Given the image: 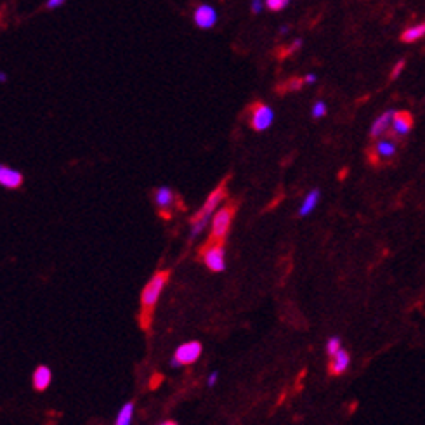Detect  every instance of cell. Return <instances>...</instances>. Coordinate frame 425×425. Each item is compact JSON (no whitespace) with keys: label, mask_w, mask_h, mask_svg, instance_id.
<instances>
[{"label":"cell","mask_w":425,"mask_h":425,"mask_svg":"<svg viewBox=\"0 0 425 425\" xmlns=\"http://www.w3.org/2000/svg\"><path fill=\"white\" fill-rule=\"evenodd\" d=\"M168 278H171V271H156L152 276V280L142 288L141 313H139V323H141L142 330H148L152 326L153 313H155V307L158 300H160L165 285H167Z\"/></svg>","instance_id":"1"},{"label":"cell","mask_w":425,"mask_h":425,"mask_svg":"<svg viewBox=\"0 0 425 425\" xmlns=\"http://www.w3.org/2000/svg\"><path fill=\"white\" fill-rule=\"evenodd\" d=\"M226 183L221 184L217 190H214L212 193H210V197L207 198L205 205L202 207L200 212L197 214V216L193 217V223H191V238H197L198 235L205 229V226L210 223V219H212V214L216 212L217 205H219L221 202L226 198Z\"/></svg>","instance_id":"2"},{"label":"cell","mask_w":425,"mask_h":425,"mask_svg":"<svg viewBox=\"0 0 425 425\" xmlns=\"http://www.w3.org/2000/svg\"><path fill=\"white\" fill-rule=\"evenodd\" d=\"M233 216H235V205H228L216 212L212 219V233H210L209 243H223L229 231V226L233 223Z\"/></svg>","instance_id":"3"},{"label":"cell","mask_w":425,"mask_h":425,"mask_svg":"<svg viewBox=\"0 0 425 425\" xmlns=\"http://www.w3.org/2000/svg\"><path fill=\"white\" fill-rule=\"evenodd\" d=\"M203 262L214 273H221L226 269V257L223 243H209L203 248Z\"/></svg>","instance_id":"4"},{"label":"cell","mask_w":425,"mask_h":425,"mask_svg":"<svg viewBox=\"0 0 425 425\" xmlns=\"http://www.w3.org/2000/svg\"><path fill=\"white\" fill-rule=\"evenodd\" d=\"M202 344L198 340H191V342H184L180 344L174 352V359L178 361L180 367H187V364H193L200 359L202 356Z\"/></svg>","instance_id":"5"},{"label":"cell","mask_w":425,"mask_h":425,"mask_svg":"<svg viewBox=\"0 0 425 425\" xmlns=\"http://www.w3.org/2000/svg\"><path fill=\"white\" fill-rule=\"evenodd\" d=\"M273 120H274V113L269 106H266V104L262 103L255 104L254 110H252V118H250L252 127H254L255 130H266L271 123H273Z\"/></svg>","instance_id":"6"},{"label":"cell","mask_w":425,"mask_h":425,"mask_svg":"<svg viewBox=\"0 0 425 425\" xmlns=\"http://www.w3.org/2000/svg\"><path fill=\"white\" fill-rule=\"evenodd\" d=\"M195 23L203 30L212 28L217 23V11L214 7L202 4L197 11H195Z\"/></svg>","instance_id":"7"},{"label":"cell","mask_w":425,"mask_h":425,"mask_svg":"<svg viewBox=\"0 0 425 425\" xmlns=\"http://www.w3.org/2000/svg\"><path fill=\"white\" fill-rule=\"evenodd\" d=\"M349 367H351V355H349L344 347H342L335 356L330 358V374L335 375V377L344 375L345 371L349 370Z\"/></svg>","instance_id":"8"},{"label":"cell","mask_w":425,"mask_h":425,"mask_svg":"<svg viewBox=\"0 0 425 425\" xmlns=\"http://www.w3.org/2000/svg\"><path fill=\"white\" fill-rule=\"evenodd\" d=\"M23 184V175L14 168L0 165V186L9 187V190H16Z\"/></svg>","instance_id":"9"},{"label":"cell","mask_w":425,"mask_h":425,"mask_svg":"<svg viewBox=\"0 0 425 425\" xmlns=\"http://www.w3.org/2000/svg\"><path fill=\"white\" fill-rule=\"evenodd\" d=\"M52 382V371L51 368L45 367V364H40V367L35 368L32 375V383L37 390H47L49 386Z\"/></svg>","instance_id":"10"},{"label":"cell","mask_w":425,"mask_h":425,"mask_svg":"<svg viewBox=\"0 0 425 425\" xmlns=\"http://www.w3.org/2000/svg\"><path fill=\"white\" fill-rule=\"evenodd\" d=\"M413 125V118L408 111H394L393 127L398 134H408Z\"/></svg>","instance_id":"11"},{"label":"cell","mask_w":425,"mask_h":425,"mask_svg":"<svg viewBox=\"0 0 425 425\" xmlns=\"http://www.w3.org/2000/svg\"><path fill=\"white\" fill-rule=\"evenodd\" d=\"M172 202H174V193H172V190L161 186L155 191V203L161 210H167L168 207L172 205Z\"/></svg>","instance_id":"12"},{"label":"cell","mask_w":425,"mask_h":425,"mask_svg":"<svg viewBox=\"0 0 425 425\" xmlns=\"http://www.w3.org/2000/svg\"><path fill=\"white\" fill-rule=\"evenodd\" d=\"M134 409L135 406L133 401H129V403H125L120 408L118 415H116L115 424L113 425H133V419H134Z\"/></svg>","instance_id":"13"},{"label":"cell","mask_w":425,"mask_h":425,"mask_svg":"<svg viewBox=\"0 0 425 425\" xmlns=\"http://www.w3.org/2000/svg\"><path fill=\"white\" fill-rule=\"evenodd\" d=\"M393 115H394V111H387V113H383L381 118L375 120L374 127H371V137H378L382 133H386L387 125H389V122L393 120Z\"/></svg>","instance_id":"14"},{"label":"cell","mask_w":425,"mask_h":425,"mask_svg":"<svg viewBox=\"0 0 425 425\" xmlns=\"http://www.w3.org/2000/svg\"><path fill=\"white\" fill-rule=\"evenodd\" d=\"M425 35V23H420V25L412 26V28H408L406 32L401 35V40L403 42H417V40H420Z\"/></svg>","instance_id":"15"},{"label":"cell","mask_w":425,"mask_h":425,"mask_svg":"<svg viewBox=\"0 0 425 425\" xmlns=\"http://www.w3.org/2000/svg\"><path fill=\"white\" fill-rule=\"evenodd\" d=\"M318 198H319V191L318 190L311 191V193L306 197V200H304L302 207H300V210H299L300 216H307V214H309L311 210H313L316 207V203H318Z\"/></svg>","instance_id":"16"},{"label":"cell","mask_w":425,"mask_h":425,"mask_svg":"<svg viewBox=\"0 0 425 425\" xmlns=\"http://www.w3.org/2000/svg\"><path fill=\"white\" fill-rule=\"evenodd\" d=\"M340 349H342V340H340V337L332 335V337L326 338L325 352H326V356H328V358H332V356H335L337 352L340 351Z\"/></svg>","instance_id":"17"},{"label":"cell","mask_w":425,"mask_h":425,"mask_svg":"<svg viewBox=\"0 0 425 425\" xmlns=\"http://www.w3.org/2000/svg\"><path fill=\"white\" fill-rule=\"evenodd\" d=\"M394 152H396V146H394L393 142H390V141H378V144H377L378 156L387 158V156L393 155Z\"/></svg>","instance_id":"18"},{"label":"cell","mask_w":425,"mask_h":425,"mask_svg":"<svg viewBox=\"0 0 425 425\" xmlns=\"http://www.w3.org/2000/svg\"><path fill=\"white\" fill-rule=\"evenodd\" d=\"M271 11H281L288 4V0H266Z\"/></svg>","instance_id":"19"},{"label":"cell","mask_w":425,"mask_h":425,"mask_svg":"<svg viewBox=\"0 0 425 425\" xmlns=\"http://www.w3.org/2000/svg\"><path fill=\"white\" fill-rule=\"evenodd\" d=\"M304 85L302 78H292V80H288L287 84H285V89L287 90H299Z\"/></svg>","instance_id":"20"},{"label":"cell","mask_w":425,"mask_h":425,"mask_svg":"<svg viewBox=\"0 0 425 425\" xmlns=\"http://www.w3.org/2000/svg\"><path fill=\"white\" fill-rule=\"evenodd\" d=\"M325 113H326L325 103H316L314 104V108H313V116H314V118H321V116L325 115Z\"/></svg>","instance_id":"21"},{"label":"cell","mask_w":425,"mask_h":425,"mask_svg":"<svg viewBox=\"0 0 425 425\" xmlns=\"http://www.w3.org/2000/svg\"><path fill=\"white\" fill-rule=\"evenodd\" d=\"M403 68H405V61H403V59H401V61L398 63L396 66H394L393 73H390V78H393V80H394V78H398V75H400L401 71H403Z\"/></svg>","instance_id":"22"},{"label":"cell","mask_w":425,"mask_h":425,"mask_svg":"<svg viewBox=\"0 0 425 425\" xmlns=\"http://www.w3.org/2000/svg\"><path fill=\"white\" fill-rule=\"evenodd\" d=\"M217 381H219V374H217V371H212V374L209 375V378H207V386L214 387L217 383Z\"/></svg>","instance_id":"23"},{"label":"cell","mask_w":425,"mask_h":425,"mask_svg":"<svg viewBox=\"0 0 425 425\" xmlns=\"http://www.w3.org/2000/svg\"><path fill=\"white\" fill-rule=\"evenodd\" d=\"M63 4H65V0H47L49 9H56V7L63 6Z\"/></svg>","instance_id":"24"},{"label":"cell","mask_w":425,"mask_h":425,"mask_svg":"<svg viewBox=\"0 0 425 425\" xmlns=\"http://www.w3.org/2000/svg\"><path fill=\"white\" fill-rule=\"evenodd\" d=\"M252 11H254V13H261L262 11L261 0H254V2H252Z\"/></svg>","instance_id":"25"},{"label":"cell","mask_w":425,"mask_h":425,"mask_svg":"<svg viewBox=\"0 0 425 425\" xmlns=\"http://www.w3.org/2000/svg\"><path fill=\"white\" fill-rule=\"evenodd\" d=\"M304 82H307V84H314L316 77H314V75H307V77L304 78Z\"/></svg>","instance_id":"26"},{"label":"cell","mask_w":425,"mask_h":425,"mask_svg":"<svg viewBox=\"0 0 425 425\" xmlns=\"http://www.w3.org/2000/svg\"><path fill=\"white\" fill-rule=\"evenodd\" d=\"M158 425H178V424L172 422V420H167V422H161V424H158Z\"/></svg>","instance_id":"27"},{"label":"cell","mask_w":425,"mask_h":425,"mask_svg":"<svg viewBox=\"0 0 425 425\" xmlns=\"http://www.w3.org/2000/svg\"><path fill=\"white\" fill-rule=\"evenodd\" d=\"M6 80H7L6 73H2V71H0V82H6Z\"/></svg>","instance_id":"28"}]
</instances>
